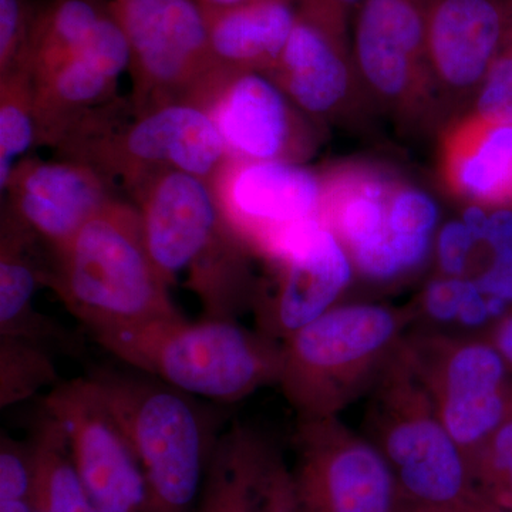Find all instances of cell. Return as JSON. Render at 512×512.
Returning a JSON list of instances; mask_svg holds the SVG:
<instances>
[{
	"label": "cell",
	"mask_w": 512,
	"mask_h": 512,
	"mask_svg": "<svg viewBox=\"0 0 512 512\" xmlns=\"http://www.w3.org/2000/svg\"><path fill=\"white\" fill-rule=\"evenodd\" d=\"M204 109L234 160L306 164L322 143V126L262 73L227 70Z\"/></svg>",
	"instance_id": "cell-15"
},
{
	"label": "cell",
	"mask_w": 512,
	"mask_h": 512,
	"mask_svg": "<svg viewBox=\"0 0 512 512\" xmlns=\"http://www.w3.org/2000/svg\"><path fill=\"white\" fill-rule=\"evenodd\" d=\"M485 296L512 301V258L495 256L493 264L476 281Z\"/></svg>",
	"instance_id": "cell-35"
},
{
	"label": "cell",
	"mask_w": 512,
	"mask_h": 512,
	"mask_svg": "<svg viewBox=\"0 0 512 512\" xmlns=\"http://www.w3.org/2000/svg\"><path fill=\"white\" fill-rule=\"evenodd\" d=\"M474 491L512 511V414L468 460Z\"/></svg>",
	"instance_id": "cell-29"
},
{
	"label": "cell",
	"mask_w": 512,
	"mask_h": 512,
	"mask_svg": "<svg viewBox=\"0 0 512 512\" xmlns=\"http://www.w3.org/2000/svg\"><path fill=\"white\" fill-rule=\"evenodd\" d=\"M298 18L296 0H254L207 15L212 53L225 70L268 76Z\"/></svg>",
	"instance_id": "cell-24"
},
{
	"label": "cell",
	"mask_w": 512,
	"mask_h": 512,
	"mask_svg": "<svg viewBox=\"0 0 512 512\" xmlns=\"http://www.w3.org/2000/svg\"><path fill=\"white\" fill-rule=\"evenodd\" d=\"M313 121L359 123L375 110L357 72L352 28L298 9L275 69L268 74Z\"/></svg>",
	"instance_id": "cell-16"
},
{
	"label": "cell",
	"mask_w": 512,
	"mask_h": 512,
	"mask_svg": "<svg viewBox=\"0 0 512 512\" xmlns=\"http://www.w3.org/2000/svg\"><path fill=\"white\" fill-rule=\"evenodd\" d=\"M264 512H299L293 494L291 471L286 466L284 458L279 461L272 477Z\"/></svg>",
	"instance_id": "cell-36"
},
{
	"label": "cell",
	"mask_w": 512,
	"mask_h": 512,
	"mask_svg": "<svg viewBox=\"0 0 512 512\" xmlns=\"http://www.w3.org/2000/svg\"><path fill=\"white\" fill-rule=\"evenodd\" d=\"M5 195L2 215L53 254L66 247L119 191L82 161L42 160L29 154L13 167L2 190Z\"/></svg>",
	"instance_id": "cell-19"
},
{
	"label": "cell",
	"mask_w": 512,
	"mask_h": 512,
	"mask_svg": "<svg viewBox=\"0 0 512 512\" xmlns=\"http://www.w3.org/2000/svg\"><path fill=\"white\" fill-rule=\"evenodd\" d=\"M483 239L494 249L495 256L512 258V211H497L485 218Z\"/></svg>",
	"instance_id": "cell-38"
},
{
	"label": "cell",
	"mask_w": 512,
	"mask_h": 512,
	"mask_svg": "<svg viewBox=\"0 0 512 512\" xmlns=\"http://www.w3.org/2000/svg\"><path fill=\"white\" fill-rule=\"evenodd\" d=\"M30 446L36 512H101L77 473L66 434L55 419L42 412Z\"/></svg>",
	"instance_id": "cell-25"
},
{
	"label": "cell",
	"mask_w": 512,
	"mask_h": 512,
	"mask_svg": "<svg viewBox=\"0 0 512 512\" xmlns=\"http://www.w3.org/2000/svg\"><path fill=\"white\" fill-rule=\"evenodd\" d=\"M430 0H363L352 23L357 72L375 110L404 131L448 124L429 59Z\"/></svg>",
	"instance_id": "cell-8"
},
{
	"label": "cell",
	"mask_w": 512,
	"mask_h": 512,
	"mask_svg": "<svg viewBox=\"0 0 512 512\" xmlns=\"http://www.w3.org/2000/svg\"><path fill=\"white\" fill-rule=\"evenodd\" d=\"M293 494L299 512H399V487L379 448L339 416L298 419Z\"/></svg>",
	"instance_id": "cell-11"
},
{
	"label": "cell",
	"mask_w": 512,
	"mask_h": 512,
	"mask_svg": "<svg viewBox=\"0 0 512 512\" xmlns=\"http://www.w3.org/2000/svg\"><path fill=\"white\" fill-rule=\"evenodd\" d=\"M127 198L136 205L158 272L168 286L184 278L205 318L237 320L254 306L255 256L228 227L210 183L165 171L141 181Z\"/></svg>",
	"instance_id": "cell-1"
},
{
	"label": "cell",
	"mask_w": 512,
	"mask_h": 512,
	"mask_svg": "<svg viewBox=\"0 0 512 512\" xmlns=\"http://www.w3.org/2000/svg\"><path fill=\"white\" fill-rule=\"evenodd\" d=\"M42 244L8 217L0 221V336H15L77 355L82 343L63 326L37 312L36 289L45 286Z\"/></svg>",
	"instance_id": "cell-22"
},
{
	"label": "cell",
	"mask_w": 512,
	"mask_h": 512,
	"mask_svg": "<svg viewBox=\"0 0 512 512\" xmlns=\"http://www.w3.org/2000/svg\"><path fill=\"white\" fill-rule=\"evenodd\" d=\"M414 322L410 306L336 305L281 342L278 386L298 419L336 417L367 396Z\"/></svg>",
	"instance_id": "cell-3"
},
{
	"label": "cell",
	"mask_w": 512,
	"mask_h": 512,
	"mask_svg": "<svg viewBox=\"0 0 512 512\" xmlns=\"http://www.w3.org/2000/svg\"><path fill=\"white\" fill-rule=\"evenodd\" d=\"M87 376L136 451L150 512H194L218 439L207 410L194 396L146 373L96 369Z\"/></svg>",
	"instance_id": "cell-6"
},
{
	"label": "cell",
	"mask_w": 512,
	"mask_h": 512,
	"mask_svg": "<svg viewBox=\"0 0 512 512\" xmlns=\"http://www.w3.org/2000/svg\"><path fill=\"white\" fill-rule=\"evenodd\" d=\"M367 396L365 436L389 464L402 504L441 507L476 495L467 458L402 346Z\"/></svg>",
	"instance_id": "cell-7"
},
{
	"label": "cell",
	"mask_w": 512,
	"mask_h": 512,
	"mask_svg": "<svg viewBox=\"0 0 512 512\" xmlns=\"http://www.w3.org/2000/svg\"><path fill=\"white\" fill-rule=\"evenodd\" d=\"M55 151L89 164L126 194L165 171L211 184L231 158L214 120L197 104L136 110L128 97L94 114Z\"/></svg>",
	"instance_id": "cell-5"
},
{
	"label": "cell",
	"mask_w": 512,
	"mask_h": 512,
	"mask_svg": "<svg viewBox=\"0 0 512 512\" xmlns=\"http://www.w3.org/2000/svg\"><path fill=\"white\" fill-rule=\"evenodd\" d=\"M399 512H512L507 508L488 503L480 495H473L467 500L456 504L441 505V507H417V505L402 504Z\"/></svg>",
	"instance_id": "cell-39"
},
{
	"label": "cell",
	"mask_w": 512,
	"mask_h": 512,
	"mask_svg": "<svg viewBox=\"0 0 512 512\" xmlns=\"http://www.w3.org/2000/svg\"><path fill=\"white\" fill-rule=\"evenodd\" d=\"M403 353L467 461L512 414L510 366L490 339L409 332Z\"/></svg>",
	"instance_id": "cell-10"
},
{
	"label": "cell",
	"mask_w": 512,
	"mask_h": 512,
	"mask_svg": "<svg viewBox=\"0 0 512 512\" xmlns=\"http://www.w3.org/2000/svg\"><path fill=\"white\" fill-rule=\"evenodd\" d=\"M107 12V0H52L36 9L26 62L30 76H42L76 55Z\"/></svg>",
	"instance_id": "cell-26"
},
{
	"label": "cell",
	"mask_w": 512,
	"mask_h": 512,
	"mask_svg": "<svg viewBox=\"0 0 512 512\" xmlns=\"http://www.w3.org/2000/svg\"><path fill=\"white\" fill-rule=\"evenodd\" d=\"M271 284H258L254 309L258 330L284 342L338 305L355 275L339 239L313 220L299 228L274 258Z\"/></svg>",
	"instance_id": "cell-17"
},
{
	"label": "cell",
	"mask_w": 512,
	"mask_h": 512,
	"mask_svg": "<svg viewBox=\"0 0 512 512\" xmlns=\"http://www.w3.org/2000/svg\"><path fill=\"white\" fill-rule=\"evenodd\" d=\"M363 0H296L298 9L352 28L353 18Z\"/></svg>",
	"instance_id": "cell-37"
},
{
	"label": "cell",
	"mask_w": 512,
	"mask_h": 512,
	"mask_svg": "<svg viewBox=\"0 0 512 512\" xmlns=\"http://www.w3.org/2000/svg\"><path fill=\"white\" fill-rule=\"evenodd\" d=\"M33 480L32 446L3 433L0 436V501L32 500Z\"/></svg>",
	"instance_id": "cell-32"
},
{
	"label": "cell",
	"mask_w": 512,
	"mask_h": 512,
	"mask_svg": "<svg viewBox=\"0 0 512 512\" xmlns=\"http://www.w3.org/2000/svg\"><path fill=\"white\" fill-rule=\"evenodd\" d=\"M62 382L52 350L32 340L0 336V407L32 399L45 387Z\"/></svg>",
	"instance_id": "cell-28"
},
{
	"label": "cell",
	"mask_w": 512,
	"mask_h": 512,
	"mask_svg": "<svg viewBox=\"0 0 512 512\" xmlns=\"http://www.w3.org/2000/svg\"><path fill=\"white\" fill-rule=\"evenodd\" d=\"M42 412L62 427L77 473L101 512H150L136 451L89 376L52 387L43 397Z\"/></svg>",
	"instance_id": "cell-12"
},
{
	"label": "cell",
	"mask_w": 512,
	"mask_h": 512,
	"mask_svg": "<svg viewBox=\"0 0 512 512\" xmlns=\"http://www.w3.org/2000/svg\"><path fill=\"white\" fill-rule=\"evenodd\" d=\"M281 460L261 431L234 421L215 441L194 512H264Z\"/></svg>",
	"instance_id": "cell-23"
},
{
	"label": "cell",
	"mask_w": 512,
	"mask_h": 512,
	"mask_svg": "<svg viewBox=\"0 0 512 512\" xmlns=\"http://www.w3.org/2000/svg\"><path fill=\"white\" fill-rule=\"evenodd\" d=\"M512 121V43L491 67L468 113Z\"/></svg>",
	"instance_id": "cell-33"
},
{
	"label": "cell",
	"mask_w": 512,
	"mask_h": 512,
	"mask_svg": "<svg viewBox=\"0 0 512 512\" xmlns=\"http://www.w3.org/2000/svg\"><path fill=\"white\" fill-rule=\"evenodd\" d=\"M47 256L45 286L94 340L181 315L128 198H111L66 247Z\"/></svg>",
	"instance_id": "cell-2"
},
{
	"label": "cell",
	"mask_w": 512,
	"mask_h": 512,
	"mask_svg": "<svg viewBox=\"0 0 512 512\" xmlns=\"http://www.w3.org/2000/svg\"><path fill=\"white\" fill-rule=\"evenodd\" d=\"M0 512H36L32 500L0 501Z\"/></svg>",
	"instance_id": "cell-42"
},
{
	"label": "cell",
	"mask_w": 512,
	"mask_h": 512,
	"mask_svg": "<svg viewBox=\"0 0 512 512\" xmlns=\"http://www.w3.org/2000/svg\"><path fill=\"white\" fill-rule=\"evenodd\" d=\"M484 218L473 224H451L439 237V261L443 275L463 276L464 265L477 239H483Z\"/></svg>",
	"instance_id": "cell-34"
},
{
	"label": "cell",
	"mask_w": 512,
	"mask_h": 512,
	"mask_svg": "<svg viewBox=\"0 0 512 512\" xmlns=\"http://www.w3.org/2000/svg\"><path fill=\"white\" fill-rule=\"evenodd\" d=\"M488 339H490L495 349L501 353L507 365L512 369V309L495 323Z\"/></svg>",
	"instance_id": "cell-40"
},
{
	"label": "cell",
	"mask_w": 512,
	"mask_h": 512,
	"mask_svg": "<svg viewBox=\"0 0 512 512\" xmlns=\"http://www.w3.org/2000/svg\"><path fill=\"white\" fill-rule=\"evenodd\" d=\"M36 147L35 90L26 67L0 77V190Z\"/></svg>",
	"instance_id": "cell-27"
},
{
	"label": "cell",
	"mask_w": 512,
	"mask_h": 512,
	"mask_svg": "<svg viewBox=\"0 0 512 512\" xmlns=\"http://www.w3.org/2000/svg\"><path fill=\"white\" fill-rule=\"evenodd\" d=\"M211 188L228 227L264 261L296 229L319 220L322 177L305 164L229 158Z\"/></svg>",
	"instance_id": "cell-14"
},
{
	"label": "cell",
	"mask_w": 512,
	"mask_h": 512,
	"mask_svg": "<svg viewBox=\"0 0 512 512\" xmlns=\"http://www.w3.org/2000/svg\"><path fill=\"white\" fill-rule=\"evenodd\" d=\"M35 13L29 0H0V77L26 67Z\"/></svg>",
	"instance_id": "cell-30"
},
{
	"label": "cell",
	"mask_w": 512,
	"mask_h": 512,
	"mask_svg": "<svg viewBox=\"0 0 512 512\" xmlns=\"http://www.w3.org/2000/svg\"><path fill=\"white\" fill-rule=\"evenodd\" d=\"M197 2L200 3L205 15H210V13L221 12V10L237 8V6L254 2V0H197Z\"/></svg>",
	"instance_id": "cell-41"
},
{
	"label": "cell",
	"mask_w": 512,
	"mask_h": 512,
	"mask_svg": "<svg viewBox=\"0 0 512 512\" xmlns=\"http://www.w3.org/2000/svg\"><path fill=\"white\" fill-rule=\"evenodd\" d=\"M130 47L136 110L205 101L227 70L212 53L208 20L197 0H107Z\"/></svg>",
	"instance_id": "cell-9"
},
{
	"label": "cell",
	"mask_w": 512,
	"mask_h": 512,
	"mask_svg": "<svg viewBox=\"0 0 512 512\" xmlns=\"http://www.w3.org/2000/svg\"><path fill=\"white\" fill-rule=\"evenodd\" d=\"M427 43L448 123L468 113L512 43V0H430Z\"/></svg>",
	"instance_id": "cell-18"
},
{
	"label": "cell",
	"mask_w": 512,
	"mask_h": 512,
	"mask_svg": "<svg viewBox=\"0 0 512 512\" xmlns=\"http://www.w3.org/2000/svg\"><path fill=\"white\" fill-rule=\"evenodd\" d=\"M128 69L127 37L109 9L76 55L32 77L36 147L56 150L94 114L119 100L121 76Z\"/></svg>",
	"instance_id": "cell-20"
},
{
	"label": "cell",
	"mask_w": 512,
	"mask_h": 512,
	"mask_svg": "<svg viewBox=\"0 0 512 512\" xmlns=\"http://www.w3.org/2000/svg\"><path fill=\"white\" fill-rule=\"evenodd\" d=\"M96 342L137 372L220 403L241 402L278 384L281 372V342L232 319L188 322L180 315Z\"/></svg>",
	"instance_id": "cell-4"
},
{
	"label": "cell",
	"mask_w": 512,
	"mask_h": 512,
	"mask_svg": "<svg viewBox=\"0 0 512 512\" xmlns=\"http://www.w3.org/2000/svg\"><path fill=\"white\" fill-rule=\"evenodd\" d=\"M320 177V224L339 239L355 274L373 284H393L409 276L394 234L406 178L382 164L359 160L330 165Z\"/></svg>",
	"instance_id": "cell-13"
},
{
	"label": "cell",
	"mask_w": 512,
	"mask_h": 512,
	"mask_svg": "<svg viewBox=\"0 0 512 512\" xmlns=\"http://www.w3.org/2000/svg\"><path fill=\"white\" fill-rule=\"evenodd\" d=\"M441 184L470 207L512 211V121L466 113L439 134Z\"/></svg>",
	"instance_id": "cell-21"
},
{
	"label": "cell",
	"mask_w": 512,
	"mask_h": 512,
	"mask_svg": "<svg viewBox=\"0 0 512 512\" xmlns=\"http://www.w3.org/2000/svg\"><path fill=\"white\" fill-rule=\"evenodd\" d=\"M480 292L476 281L464 276L441 275L424 288L416 303L410 306L416 320L429 318L437 322L460 319L471 299Z\"/></svg>",
	"instance_id": "cell-31"
}]
</instances>
